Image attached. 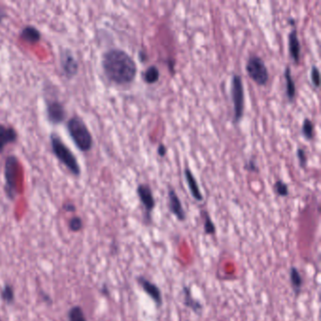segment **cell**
Wrapping results in <instances>:
<instances>
[{
    "label": "cell",
    "instance_id": "obj_1",
    "mask_svg": "<svg viewBox=\"0 0 321 321\" xmlns=\"http://www.w3.org/2000/svg\"><path fill=\"white\" fill-rule=\"evenodd\" d=\"M102 66L107 79L116 84H128L134 80L137 73L135 61L125 51L118 48L104 54Z\"/></svg>",
    "mask_w": 321,
    "mask_h": 321
},
{
    "label": "cell",
    "instance_id": "obj_2",
    "mask_svg": "<svg viewBox=\"0 0 321 321\" xmlns=\"http://www.w3.org/2000/svg\"><path fill=\"white\" fill-rule=\"evenodd\" d=\"M67 129L79 150L83 152L90 151L92 147V136L82 119L79 116L72 117L68 121Z\"/></svg>",
    "mask_w": 321,
    "mask_h": 321
},
{
    "label": "cell",
    "instance_id": "obj_3",
    "mask_svg": "<svg viewBox=\"0 0 321 321\" xmlns=\"http://www.w3.org/2000/svg\"><path fill=\"white\" fill-rule=\"evenodd\" d=\"M51 147L54 155L56 158L62 162L64 166L67 167V169L73 175L79 176L81 173L80 166L77 158L74 157L72 151L68 148L65 143L56 135L52 134L50 137Z\"/></svg>",
    "mask_w": 321,
    "mask_h": 321
},
{
    "label": "cell",
    "instance_id": "obj_4",
    "mask_svg": "<svg viewBox=\"0 0 321 321\" xmlns=\"http://www.w3.org/2000/svg\"><path fill=\"white\" fill-rule=\"evenodd\" d=\"M5 191L8 197L13 200L18 193V185L20 183L21 177V169L20 163L16 157L10 156L6 159L5 169Z\"/></svg>",
    "mask_w": 321,
    "mask_h": 321
},
{
    "label": "cell",
    "instance_id": "obj_5",
    "mask_svg": "<svg viewBox=\"0 0 321 321\" xmlns=\"http://www.w3.org/2000/svg\"><path fill=\"white\" fill-rule=\"evenodd\" d=\"M246 71L249 77L254 80L256 84L265 85L269 80V71L264 61L258 56L249 58L246 64Z\"/></svg>",
    "mask_w": 321,
    "mask_h": 321
},
{
    "label": "cell",
    "instance_id": "obj_6",
    "mask_svg": "<svg viewBox=\"0 0 321 321\" xmlns=\"http://www.w3.org/2000/svg\"><path fill=\"white\" fill-rule=\"evenodd\" d=\"M231 93L235 110V122H238L244 112V89L242 79L238 74H235L232 79Z\"/></svg>",
    "mask_w": 321,
    "mask_h": 321
},
{
    "label": "cell",
    "instance_id": "obj_7",
    "mask_svg": "<svg viewBox=\"0 0 321 321\" xmlns=\"http://www.w3.org/2000/svg\"><path fill=\"white\" fill-rule=\"evenodd\" d=\"M61 64L64 74L67 78H73L79 71V63L70 51H62L61 54Z\"/></svg>",
    "mask_w": 321,
    "mask_h": 321
},
{
    "label": "cell",
    "instance_id": "obj_8",
    "mask_svg": "<svg viewBox=\"0 0 321 321\" xmlns=\"http://www.w3.org/2000/svg\"><path fill=\"white\" fill-rule=\"evenodd\" d=\"M47 118L48 121L54 124H62L66 118V111L62 103L59 101H52L47 104Z\"/></svg>",
    "mask_w": 321,
    "mask_h": 321
},
{
    "label": "cell",
    "instance_id": "obj_9",
    "mask_svg": "<svg viewBox=\"0 0 321 321\" xmlns=\"http://www.w3.org/2000/svg\"><path fill=\"white\" fill-rule=\"evenodd\" d=\"M138 282L140 284L142 289L145 291V293L148 294L151 297V299L158 305V306L162 305V294H161V291L158 288V286H156L155 284L150 282L144 277H139Z\"/></svg>",
    "mask_w": 321,
    "mask_h": 321
},
{
    "label": "cell",
    "instance_id": "obj_10",
    "mask_svg": "<svg viewBox=\"0 0 321 321\" xmlns=\"http://www.w3.org/2000/svg\"><path fill=\"white\" fill-rule=\"evenodd\" d=\"M168 194H169V211L180 221H184L186 220V212L183 209L180 199L173 188H169Z\"/></svg>",
    "mask_w": 321,
    "mask_h": 321
},
{
    "label": "cell",
    "instance_id": "obj_11",
    "mask_svg": "<svg viewBox=\"0 0 321 321\" xmlns=\"http://www.w3.org/2000/svg\"><path fill=\"white\" fill-rule=\"evenodd\" d=\"M137 193L139 195L142 205L144 206V209H146L147 212L150 213L153 209H155V205H156V201L153 196V192L150 186L147 185H140L138 186Z\"/></svg>",
    "mask_w": 321,
    "mask_h": 321
},
{
    "label": "cell",
    "instance_id": "obj_12",
    "mask_svg": "<svg viewBox=\"0 0 321 321\" xmlns=\"http://www.w3.org/2000/svg\"><path fill=\"white\" fill-rule=\"evenodd\" d=\"M16 140L17 132L14 128L0 124V153L3 152L8 144L15 142Z\"/></svg>",
    "mask_w": 321,
    "mask_h": 321
},
{
    "label": "cell",
    "instance_id": "obj_13",
    "mask_svg": "<svg viewBox=\"0 0 321 321\" xmlns=\"http://www.w3.org/2000/svg\"><path fill=\"white\" fill-rule=\"evenodd\" d=\"M288 46H289V53L292 56L294 62L298 63L300 58V45H299V38L297 30L294 29L288 36Z\"/></svg>",
    "mask_w": 321,
    "mask_h": 321
},
{
    "label": "cell",
    "instance_id": "obj_14",
    "mask_svg": "<svg viewBox=\"0 0 321 321\" xmlns=\"http://www.w3.org/2000/svg\"><path fill=\"white\" fill-rule=\"evenodd\" d=\"M185 177H186V183H187V186L190 187V191L192 192V196L197 200L199 202L203 201V194L199 188L198 186L197 181L195 179L194 175H192L191 169H185Z\"/></svg>",
    "mask_w": 321,
    "mask_h": 321
},
{
    "label": "cell",
    "instance_id": "obj_15",
    "mask_svg": "<svg viewBox=\"0 0 321 321\" xmlns=\"http://www.w3.org/2000/svg\"><path fill=\"white\" fill-rule=\"evenodd\" d=\"M41 32L36 28H34L32 26H27L23 28L21 33H20V38L27 42L28 44H36L41 40Z\"/></svg>",
    "mask_w": 321,
    "mask_h": 321
},
{
    "label": "cell",
    "instance_id": "obj_16",
    "mask_svg": "<svg viewBox=\"0 0 321 321\" xmlns=\"http://www.w3.org/2000/svg\"><path fill=\"white\" fill-rule=\"evenodd\" d=\"M183 292H184V304L185 306L191 308L192 311H194L195 313H200L202 311V304L200 301H198L197 299L192 298V292L191 289L187 287H184L183 288Z\"/></svg>",
    "mask_w": 321,
    "mask_h": 321
},
{
    "label": "cell",
    "instance_id": "obj_17",
    "mask_svg": "<svg viewBox=\"0 0 321 321\" xmlns=\"http://www.w3.org/2000/svg\"><path fill=\"white\" fill-rule=\"evenodd\" d=\"M290 282L296 296H299L303 286V278L300 276L299 271L294 267L290 269Z\"/></svg>",
    "mask_w": 321,
    "mask_h": 321
},
{
    "label": "cell",
    "instance_id": "obj_18",
    "mask_svg": "<svg viewBox=\"0 0 321 321\" xmlns=\"http://www.w3.org/2000/svg\"><path fill=\"white\" fill-rule=\"evenodd\" d=\"M143 79L148 84L156 83L159 79V70L157 66H150L147 68L145 72L143 73Z\"/></svg>",
    "mask_w": 321,
    "mask_h": 321
},
{
    "label": "cell",
    "instance_id": "obj_19",
    "mask_svg": "<svg viewBox=\"0 0 321 321\" xmlns=\"http://www.w3.org/2000/svg\"><path fill=\"white\" fill-rule=\"evenodd\" d=\"M285 77H286V80H287V95H288L289 100H293L295 93H296V87H295L293 79L291 77V72H290L289 67H287L286 69Z\"/></svg>",
    "mask_w": 321,
    "mask_h": 321
},
{
    "label": "cell",
    "instance_id": "obj_20",
    "mask_svg": "<svg viewBox=\"0 0 321 321\" xmlns=\"http://www.w3.org/2000/svg\"><path fill=\"white\" fill-rule=\"evenodd\" d=\"M68 319L69 321H87L84 312L79 306H74L70 309L68 313Z\"/></svg>",
    "mask_w": 321,
    "mask_h": 321
},
{
    "label": "cell",
    "instance_id": "obj_21",
    "mask_svg": "<svg viewBox=\"0 0 321 321\" xmlns=\"http://www.w3.org/2000/svg\"><path fill=\"white\" fill-rule=\"evenodd\" d=\"M0 295H1V299L7 304H11L14 300V291L12 287L10 285H6L5 287L1 289Z\"/></svg>",
    "mask_w": 321,
    "mask_h": 321
},
{
    "label": "cell",
    "instance_id": "obj_22",
    "mask_svg": "<svg viewBox=\"0 0 321 321\" xmlns=\"http://www.w3.org/2000/svg\"><path fill=\"white\" fill-rule=\"evenodd\" d=\"M303 134L308 140H312L314 137V124L309 119H305V122H304Z\"/></svg>",
    "mask_w": 321,
    "mask_h": 321
},
{
    "label": "cell",
    "instance_id": "obj_23",
    "mask_svg": "<svg viewBox=\"0 0 321 321\" xmlns=\"http://www.w3.org/2000/svg\"><path fill=\"white\" fill-rule=\"evenodd\" d=\"M69 228L71 231H80L83 228V221L79 217H73L69 220Z\"/></svg>",
    "mask_w": 321,
    "mask_h": 321
},
{
    "label": "cell",
    "instance_id": "obj_24",
    "mask_svg": "<svg viewBox=\"0 0 321 321\" xmlns=\"http://www.w3.org/2000/svg\"><path fill=\"white\" fill-rule=\"evenodd\" d=\"M204 232L207 235H214L216 233V226L213 221L210 219L209 214L205 215V220H204Z\"/></svg>",
    "mask_w": 321,
    "mask_h": 321
},
{
    "label": "cell",
    "instance_id": "obj_25",
    "mask_svg": "<svg viewBox=\"0 0 321 321\" xmlns=\"http://www.w3.org/2000/svg\"><path fill=\"white\" fill-rule=\"evenodd\" d=\"M275 191H276L277 194L280 196L288 195V186L282 181L278 180L275 183Z\"/></svg>",
    "mask_w": 321,
    "mask_h": 321
},
{
    "label": "cell",
    "instance_id": "obj_26",
    "mask_svg": "<svg viewBox=\"0 0 321 321\" xmlns=\"http://www.w3.org/2000/svg\"><path fill=\"white\" fill-rule=\"evenodd\" d=\"M311 79H312L313 84L315 85L316 87H319V70L316 66L312 67Z\"/></svg>",
    "mask_w": 321,
    "mask_h": 321
},
{
    "label": "cell",
    "instance_id": "obj_27",
    "mask_svg": "<svg viewBox=\"0 0 321 321\" xmlns=\"http://www.w3.org/2000/svg\"><path fill=\"white\" fill-rule=\"evenodd\" d=\"M297 156L299 158V164L301 167H305L306 163H307V157H306V154L303 149H298L297 151Z\"/></svg>",
    "mask_w": 321,
    "mask_h": 321
},
{
    "label": "cell",
    "instance_id": "obj_28",
    "mask_svg": "<svg viewBox=\"0 0 321 321\" xmlns=\"http://www.w3.org/2000/svg\"><path fill=\"white\" fill-rule=\"evenodd\" d=\"M245 169H249V171H251V172H255V171H257L256 164L254 162V160H253V159H252V160H250V162L245 165Z\"/></svg>",
    "mask_w": 321,
    "mask_h": 321
},
{
    "label": "cell",
    "instance_id": "obj_29",
    "mask_svg": "<svg viewBox=\"0 0 321 321\" xmlns=\"http://www.w3.org/2000/svg\"><path fill=\"white\" fill-rule=\"evenodd\" d=\"M63 209L65 211H67V212H74L75 211V206L73 205V203H67L63 205Z\"/></svg>",
    "mask_w": 321,
    "mask_h": 321
},
{
    "label": "cell",
    "instance_id": "obj_30",
    "mask_svg": "<svg viewBox=\"0 0 321 321\" xmlns=\"http://www.w3.org/2000/svg\"><path fill=\"white\" fill-rule=\"evenodd\" d=\"M158 155L160 156V157H163L166 155V151H167V149H166V146L164 145V144H160L159 146H158Z\"/></svg>",
    "mask_w": 321,
    "mask_h": 321
},
{
    "label": "cell",
    "instance_id": "obj_31",
    "mask_svg": "<svg viewBox=\"0 0 321 321\" xmlns=\"http://www.w3.org/2000/svg\"><path fill=\"white\" fill-rule=\"evenodd\" d=\"M101 293L105 296H108L109 295V291H108V288H107V285H104L101 288Z\"/></svg>",
    "mask_w": 321,
    "mask_h": 321
},
{
    "label": "cell",
    "instance_id": "obj_32",
    "mask_svg": "<svg viewBox=\"0 0 321 321\" xmlns=\"http://www.w3.org/2000/svg\"><path fill=\"white\" fill-rule=\"evenodd\" d=\"M6 17V12L4 10H3V8H1L0 7V23L3 21V19Z\"/></svg>",
    "mask_w": 321,
    "mask_h": 321
},
{
    "label": "cell",
    "instance_id": "obj_33",
    "mask_svg": "<svg viewBox=\"0 0 321 321\" xmlns=\"http://www.w3.org/2000/svg\"><path fill=\"white\" fill-rule=\"evenodd\" d=\"M0 321H1V320H0Z\"/></svg>",
    "mask_w": 321,
    "mask_h": 321
}]
</instances>
